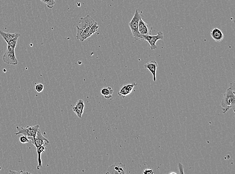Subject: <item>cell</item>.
<instances>
[{"label":"cell","instance_id":"2e32d148","mask_svg":"<svg viewBox=\"0 0 235 174\" xmlns=\"http://www.w3.org/2000/svg\"><path fill=\"white\" fill-rule=\"evenodd\" d=\"M113 89L111 87H104L103 88H101V95L103 96L106 99H109L111 98L113 95Z\"/></svg>","mask_w":235,"mask_h":174},{"label":"cell","instance_id":"5b68a950","mask_svg":"<svg viewBox=\"0 0 235 174\" xmlns=\"http://www.w3.org/2000/svg\"><path fill=\"white\" fill-rule=\"evenodd\" d=\"M39 127L40 125H39L33 126H27L26 128L17 126L16 127V129L18 130V132L15 133V134L16 135L22 134L27 137H32L34 138L37 134Z\"/></svg>","mask_w":235,"mask_h":174},{"label":"cell","instance_id":"4fadbf2b","mask_svg":"<svg viewBox=\"0 0 235 174\" xmlns=\"http://www.w3.org/2000/svg\"><path fill=\"white\" fill-rule=\"evenodd\" d=\"M211 36L216 42L222 41L224 38L223 33L217 28H214L211 31Z\"/></svg>","mask_w":235,"mask_h":174},{"label":"cell","instance_id":"7c38bea8","mask_svg":"<svg viewBox=\"0 0 235 174\" xmlns=\"http://www.w3.org/2000/svg\"><path fill=\"white\" fill-rule=\"evenodd\" d=\"M144 67L145 69H148L153 75V80L155 82L156 81V73L158 64L157 61L155 60H152L147 63L146 64L144 65Z\"/></svg>","mask_w":235,"mask_h":174},{"label":"cell","instance_id":"d6986e66","mask_svg":"<svg viewBox=\"0 0 235 174\" xmlns=\"http://www.w3.org/2000/svg\"><path fill=\"white\" fill-rule=\"evenodd\" d=\"M20 142L22 144H25L30 142V140L28 137L26 136H22L20 138Z\"/></svg>","mask_w":235,"mask_h":174},{"label":"cell","instance_id":"9c48e42d","mask_svg":"<svg viewBox=\"0 0 235 174\" xmlns=\"http://www.w3.org/2000/svg\"><path fill=\"white\" fill-rule=\"evenodd\" d=\"M137 84L135 82L124 84L120 88L118 92V95L121 96L122 98H124L132 93L134 87Z\"/></svg>","mask_w":235,"mask_h":174},{"label":"cell","instance_id":"9a60e30c","mask_svg":"<svg viewBox=\"0 0 235 174\" xmlns=\"http://www.w3.org/2000/svg\"><path fill=\"white\" fill-rule=\"evenodd\" d=\"M45 145H43L41 146H39L38 148H37V153L38 155V166L37 167V169L38 170H40L42 167V162L41 159V154L43 153H44L46 151V148L45 146Z\"/></svg>","mask_w":235,"mask_h":174},{"label":"cell","instance_id":"6da1fadb","mask_svg":"<svg viewBox=\"0 0 235 174\" xmlns=\"http://www.w3.org/2000/svg\"><path fill=\"white\" fill-rule=\"evenodd\" d=\"M77 28L76 38L83 42L97 32L99 26L97 22L89 15L81 17Z\"/></svg>","mask_w":235,"mask_h":174},{"label":"cell","instance_id":"277c9868","mask_svg":"<svg viewBox=\"0 0 235 174\" xmlns=\"http://www.w3.org/2000/svg\"><path fill=\"white\" fill-rule=\"evenodd\" d=\"M15 47L7 44L5 52L3 56V60L6 64L16 65L18 63L15 53Z\"/></svg>","mask_w":235,"mask_h":174},{"label":"cell","instance_id":"603a6c76","mask_svg":"<svg viewBox=\"0 0 235 174\" xmlns=\"http://www.w3.org/2000/svg\"><path fill=\"white\" fill-rule=\"evenodd\" d=\"M228 1H229V0H228Z\"/></svg>","mask_w":235,"mask_h":174},{"label":"cell","instance_id":"52a82bcc","mask_svg":"<svg viewBox=\"0 0 235 174\" xmlns=\"http://www.w3.org/2000/svg\"><path fill=\"white\" fill-rule=\"evenodd\" d=\"M28 138H29V142L33 145L36 148L43 145H48L49 143V141L43 136L40 129H39L34 138H33L32 137Z\"/></svg>","mask_w":235,"mask_h":174},{"label":"cell","instance_id":"5bb4252c","mask_svg":"<svg viewBox=\"0 0 235 174\" xmlns=\"http://www.w3.org/2000/svg\"><path fill=\"white\" fill-rule=\"evenodd\" d=\"M0 35L3 37L7 43H8L11 40L15 38L16 37H20L21 36V34L20 33H11L9 32H4L1 30H0Z\"/></svg>","mask_w":235,"mask_h":174},{"label":"cell","instance_id":"8992f818","mask_svg":"<svg viewBox=\"0 0 235 174\" xmlns=\"http://www.w3.org/2000/svg\"><path fill=\"white\" fill-rule=\"evenodd\" d=\"M143 40L146 41L149 44L150 49L152 50H156L157 49V47L156 45V43L159 40H163V34L162 32L159 31L157 33V34L154 36H152L151 35H142Z\"/></svg>","mask_w":235,"mask_h":174},{"label":"cell","instance_id":"8fae6325","mask_svg":"<svg viewBox=\"0 0 235 174\" xmlns=\"http://www.w3.org/2000/svg\"><path fill=\"white\" fill-rule=\"evenodd\" d=\"M85 108V104L83 100L80 99L76 102L75 105L72 108L73 112L76 114L77 117L81 118L83 114L84 109Z\"/></svg>","mask_w":235,"mask_h":174},{"label":"cell","instance_id":"30bf717a","mask_svg":"<svg viewBox=\"0 0 235 174\" xmlns=\"http://www.w3.org/2000/svg\"><path fill=\"white\" fill-rule=\"evenodd\" d=\"M138 30L139 33L142 35H150L152 32L149 25L144 21L142 18L140 19L138 23Z\"/></svg>","mask_w":235,"mask_h":174},{"label":"cell","instance_id":"ac0fdd59","mask_svg":"<svg viewBox=\"0 0 235 174\" xmlns=\"http://www.w3.org/2000/svg\"><path fill=\"white\" fill-rule=\"evenodd\" d=\"M44 85L40 83L38 84H37V85L35 86V91H36L38 92V93H40V92H42L43 91V90H44Z\"/></svg>","mask_w":235,"mask_h":174},{"label":"cell","instance_id":"7402d4cb","mask_svg":"<svg viewBox=\"0 0 235 174\" xmlns=\"http://www.w3.org/2000/svg\"><path fill=\"white\" fill-rule=\"evenodd\" d=\"M178 168H179V170H180V173H182V174H184V172H183V166L182 165V163H178Z\"/></svg>","mask_w":235,"mask_h":174},{"label":"cell","instance_id":"7a4b0ae2","mask_svg":"<svg viewBox=\"0 0 235 174\" xmlns=\"http://www.w3.org/2000/svg\"><path fill=\"white\" fill-rule=\"evenodd\" d=\"M235 82L230 83V87L224 93L220 106L223 112L226 113L229 109H232L235 112Z\"/></svg>","mask_w":235,"mask_h":174},{"label":"cell","instance_id":"ffe728a7","mask_svg":"<svg viewBox=\"0 0 235 174\" xmlns=\"http://www.w3.org/2000/svg\"><path fill=\"white\" fill-rule=\"evenodd\" d=\"M142 174H154V172L152 168H149V169H145V170L142 172Z\"/></svg>","mask_w":235,"mask_h":174},{"label":"cell","instance_id":"e0dca14e","mask_svg":"<svg viewBox=\"0 0 235 174\" xmlns=\"http://www.w3.org/2000/svg\"><path fill=\"white\" fill-rule=\"evenodd\" d=\"M42 2L46 4L47 8L49 9H52L54 6L55 2V0H40Z\"/></svg>","mask_w":235,"mask_h":174},{"label":"cell","instance_id":"44dd1931","mask_svg":"<svg viewBox=\"0 0 235 174\" xmlns=\"http://www.w3.org/2000/svg\"><path fill=\"white\" fill-rule=\"evenodd\" d=\"M30 174L29 172H24L23 171L21 170L20 172L16 171L10 170L9 174Z\"/></svg>","mask_w":235,"mask_h":174},{"label":"cell","instance_id":"ba28073f","mask_svg":"<svg viewBox=\"0 0 235 174\" xmlns=\"http://www.w3.org/2000/svg\"><path fill=\"white\" fill-rule=\"evenodd\" d=\"M126 173L125 165L122 163H116L108 167L106 172L108 174H125Z\"/></svg>","mask_w":235,"mask_h":174},{"label":"cell","instance_id":"3957f363","mask_svg":"<svg viewBox=\"0 0 235 174\" xmlns=\"http://www.w3.org/2000/svg\"><path fill=\"white\" fill-rule=\"evenodd\" d=\"M141 18V15L138 11L136 9L134 12V15L133 16L132 20L128 23V26L132 31V34L134 39L136 40H143L142 35L139 33L138 30V23L140 19Z\"/></svg>","mask_w":235,"mask_h":174}]
</instances>
